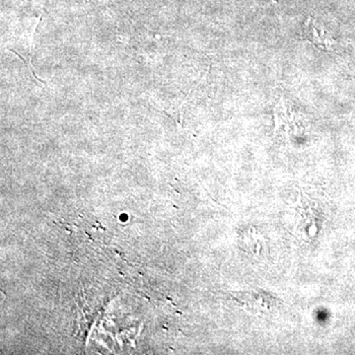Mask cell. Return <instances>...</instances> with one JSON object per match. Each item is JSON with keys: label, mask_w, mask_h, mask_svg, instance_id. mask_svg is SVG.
Masks as SVG:
<instances>
[{"label": "cell", "mask_w": 355, "mask_h": 355, "mask_svg": "<svg viewBox=\"0 0 355 355\" xmlns=\"http://www.w3.org/2000/svg\"><path fill=\"white\" fill-rule=\"evenodd\" d=\"M304 38L314 44L320 51H331V46L335 44V41L331 38L321 25L318 24L316 21L309 18L304 27Z\"/></svg>", "instance_id": "cell-1"}]
</instances>
